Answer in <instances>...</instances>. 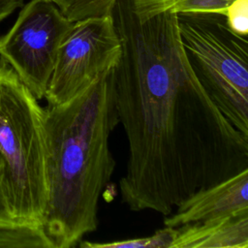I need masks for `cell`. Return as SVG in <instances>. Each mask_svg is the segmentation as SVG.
Instances as JSON below:
<instances>
[{
  "mask_svg": "<svg viewBox=\"0 0 248 248\" xmlns=\"http://www.w3.org/2000/svg\"><path fill=\"white\" fill-rule=\"evenodd\" d=\"M111 16L121 42L113 96L129 148L121 199L133 211L167 216L198 190L248 169V138L198 80L176 13L140 17L133 0H116Z\"/></svg>",
  "mask_w": 248,
  "mask_h": 248,
  "instance_id": "cell-1",
  "label": "cell"
},
{
  "mask_svg": "<svg viewBox=\"0 0 248 248\" xmlns=\"http://www.w3.org/2000/svg\"><path fill=\"white\" fill-rule=\"evenodd\" d=\"M112 71L70 101L45 108L47 203L54 248L77 246L98 227V202L115 168L109 136L119 123Z\"/></svg>",
  "mask_w": 248,
  "mask_h": 248,
  "instance_id": "cell-2",
  "label": "cell"
},
{
  "mask_svg": "<svg viewBox=\"0 0 248 248\" xmlns=\"http://www.w3.org/2000/svg\"><path fill=\"white\" fill-rule=\"evenodd\" d=\"M0 187L11 217L43 225L47 203L45 108L1 60Z\"/></svg>",
  "mask_w": 248,
  "mask_h": 248,
  "instance_id": "cell-3",
  "label": "cell"
},
{
  "mask_svg": "<svg viewBox=\"0 0 248 248\" xmlns=\"http://www.w3.org/2000/svg\"><path fill=\"white\" fill-rule=\"evenodd\" d=\"M181 44L198 80L224 116L248 138V41L216 13H178Z\"/></svg>",
  "mask_w": 248,
  "mask_h": 248,
  "instance_id": "cell-4",
  "label": "cell"
},
{
  "mask_svg": "<svg viewBox=\"0 0 248 248\" xmlns=\"http://www.w3.org/2000/svg\"><path fill=\"white\" fill-rule=\"evenodd\" d=\"M73 23L54 2L30 0L0 36V60L39 101L45 98L59 46Z\"/></svg>",
  "mask_w": 248,
  "mask_h": 248,
  "instance_id": "cell-5",
  "label": "cell"
},
{
  "mask_svg": "<svg viewBox=\"0 0 248 248\" xmlns=\"http://www.w3.org/2000/svg\"><path fill=\"white\" fill-rule=\"evenodd\" d=\"M121 42L111 15L75 21L63 39L45 98L48 106L70 101L115 68Z\"/></svg>",
  "mask_w": 248,
  "mask_h": 248,
  "instance_id": "cell-6",
  "label": "cell"
},
{
  "mask_svg": "<svg viewBox=\"0 0 248 248\" xmlns=\"http://www.w3.org/2000/svg\"><path fill=\"white\" fill-rule=\"evenodd\" d=\"M248 213V169L211 186L202 188L184 200L165 216L166 227L205 222Z\"/></svg>",
  "mask_w": 248,
  "mask_h": 248,
  "instance_id": "cell-7",
  "label": "cell"
},
{
  "mask_svg": "<svg viewBox=\"0 0 248 248\" xmlns=\"http://www.w3.org/2000/svg\"><path fill=\"white\" fill-rule=\"evenodd\" d=\"M171 248H248V213L176 228Z\"/></svg>",
  "mask_w": 248,
  "mask_h": 248,
  "instance_id": "cell-8",
  "label": "cell"
},
{
  "mask_svg": "<svg viewBox=\"0 0 248 248\" xmlns=\"http://www.w3.org/2000/svg\"><path fill=\"white\" fill-rule=\"evenodd\" d=\"M1 248H54L44 226L12 217L0 218Z\"/></svg>",
  "mask_w": 248,
  "mask_h": 248,
  "instance_id": "cell-9",
  "label": "cell"
},
{
  "mask_svg": "<svg viewBox=\"0 0 248 248\" xmlns=\"http://www.w3.org/2000/svg\"><path fill=\"white\" fill-rule=\"evenodd\" d=\"M232 0H133L136 14L148 16L170 11L172 13H216L225 15Z\"/></svg>",
  "mask_w": 248,
  "mask_h": 248,
  "instance_id": "cell-10",
  "label": "cell"
},
{
  "mask_svg": "<svg viewBox=\"0 0 248 248\" xmlns=\"http://www.w3.org/2000/svg\"><path fill=\"white\" fill-rule=\"evenodd\" d=\"M176 233V228L165 226L164 229L158 230L149 236L111 242H92L81 239L78 245L82 248H171Z\"/></svg>",
  "mask_w": 248,
  "mask_h": 248,
  "instance_id": "cell-11",
  "label": "cell"
},
{
  "mask_svg": "<svg viewBox=\"0 0 248 248\" xmlns=\"http://www.w3.org/2000/svg\"><path fill=\"white\" fill-rule=\"evenodd\" d=\"M115 2L116 0H56L54 3L68 19L75 22L109 16Z\"/></svg>",
  "mask_w": 248,
  "mask_h": 248,
  "instance_id": "cell-12",
  "label": "cell"
},
{
  "mask_svg": "<svg viewBox=\"0 0 248 248\" xmlns=\"http://www.w3.org/2000/svg\"><path fill=\"white\" fill-rule=\"evenodd\" d=\"M228 26L234 33L247 37L248 35V0H232L225 12Z\"/></svg>",
  "mask_w": 248,
  "mask_h": 248,
  "instance_id": "cell-13",
  "label": "cell"
},
{
  "mask_svg": "<svg viewBox=\"0 0 248 248\" xmlns=\"http://www.w3.org/2000/svg\"><path fill=\"white\" fill-rule=\"evenodd\" d=\"M23 0H0V22L22 7Z\"/></svg>",
  "mask_w": 248,
  "mask_h": 248,
  "instance_id": "cell-14",
  "label": "cell"
},
{
  "mask_svg": "<svg viewBox=\"0 0 248 248\" xmlns=\"http://www.w3.org/2000/svg\"><path fill=\"white\" fill-rule=\"evenodd\" d=\"M6 217H11V215L8 212V209H7V206L5 203V200H4V197L2 194V190L0 187V218H6Z\"/></svg>",
  "mask_w": 248,
  "mask_h": 248,
  "instance_id": "cell-15",
  "label": "cell"
},
{
  "mask_svg": "<svg viewBox=\"0 0 248 248\" xmlns=\"http://www.w3.org/2000/svg\"><path fill=\"white\" fill-rule=\"evenodd\" d=\"M50 1H52V2H55V1H56V0H50Z\"/></svg>",
  "mask_w": 248,
  "mask_h": 248,
  "instance_id": "cell-16",
  "label": "cell"
}]
</instances>
